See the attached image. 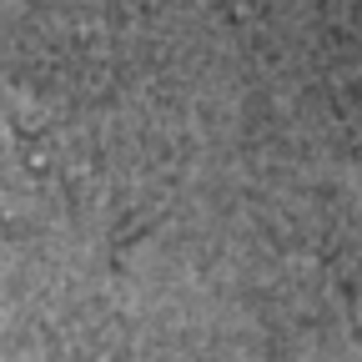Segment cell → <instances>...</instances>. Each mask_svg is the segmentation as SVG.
Here are the masks:
<instances>
[{"label":"cell","mask_w":362,"mask_h":362,"mask_svg":"<svg viewBox=\"0 0 362 362\" xmlns=\"http://www.w3.org/2000/svg\"><path fill=\"white\" fill-rule=\"evenodd\" d=\"M337 35L347 45L352 66L362 71V0H337Z\"/></svg>","instance_id":"cell-1"}]
</instances>
